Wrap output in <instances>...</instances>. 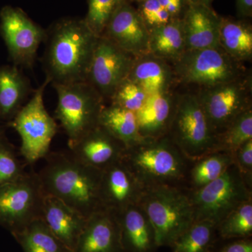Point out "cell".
Masks as SVG:
<instances>
[{"instance_id":"obj_1","label":"cell","mask_w":252,"mask_h":252,"mask_svg":"<svg viewBox=\"0 0 252 252\" xmlns=\"http://www.w3.org/2000/svg\"><path fill=\"white\" fill-rule=\"evenodd\" d=\"M46 31V78L52 85L86 81L98 36L79 18L59 20Z\"/></svg>"},{"instance_id":"obj_2","label":"cell","mask_w":252,"mask_h":252,"mask_svg":"<svg viewBox=\"0 0 252 252\" xmlns=\"http://www.w3.org/2000/svg\"><path fill=\"white\" fill-rule=\"evenodd\" d=\"M38 173L44 192L89 218L104 210L100 198L102 171L85 165L70 152H49Z\"/></svg>"},{"instance_id":"obj_3","label":"cell","mask_w":252,"mask_h":252,"mask_svg":"<svg viewBox=\"0 0 252 252\" xmlns=\"http://www.w3.org/2000/svg\"><path fill=\"white\" fill-rule=\"evenodd\" d=\"M122 160L144 189L161 186L187 189L192 160L167 135L141 139L126 149Z\"/></svg>"},{"instance_id":"obj_4","label":"cell","mask_w":252,"mask_h":252,"mask_svg":"<svg viewBox=\"0 0 252 252\" xmlns=\"http://www.w3.org/2000/svg\"><path fill=\"white\" fill-rule=\"evenodd\" d=\"M139 205L153 226L158 248H172L195 222L187 189L172 186L145 189Z\"/></svg>"},{"instance_id":"obj_5","label":"cell","mask_w":252,"mask_h":252,"mask_svg":"<svg viewBox=\"0 0 252 252\" xmlns=\"http://www.w3.org/2000/svg\"><path fill=\"white\" fill-rule=\"evenodd\" d=\"M167 136L192 161L216 152L217 134L195 91L177 93V107Z\"/></svg>"},{"instance_id":"obj_6","label":"cell","mask_w":252,"mask_h":252,"mask_svg":"<svg viewBox=\"0 0 252 252\" xmlns=\"http://www.w3.org/2000/svg\"><path fill=\"white\" fill-rule=\"evenodd\" d=\"M170 64L176 82L195 86L197 90L235 80L250 72L243 63L232 59L220 47L187 50Z\"/></svg>"},{"instance_id":"obj_7","label":"cell","mask_w":252,"mask_h":252,"mask_svg":"<svg viewBox=\"0 0 252 252\" xmlns=\"http://www.w3.org/2000/svg\"><path fill=\"white\" fill-rule=\"evenodd\" d=\"M252 187L233 164L213 182L195 190L188 189L194 220L218 225L242 204L252 200Z\"/></svg>"},{"instance_id":"obj_8","label":"cell","mask_w":252,"mask_h":252,"mask_svg":"<svg viewBox=\"0 0 252 252\" xmlns=\"http://www.w3.org/2000/svg\"><path fill=\"white\" fill-rule=\"evenodd\" d=\"M58 95L56 119L68 137V145L99 126L105 102L86 81L53 85Z\"/></svg>"},{"instance_id":"obj_9","label":"cell","mask_w":252,"mask_h":252,"mask_svg":"<svg viewBox=\"0 0 252 252\" xmlns=\"http://www.w3.org/2000/svg\"><path fill=\"white\" fill-rule=\"evenodd\" d=\"M49 84L51 82L46 78L31 99L9 122V125L21 137V154L28 165L45 158L50 152L53 139L59 130L57 123L44 106V91Z\"/></svg>"},{"instance_id":"obj_10","label":"cell","mask_w":252,"mask_h":252,"mask_svg":"<svg viewBox=\"0 0 252 252\" xmlns=\"http://www.w3.org/2000/svg\"><path fill=\"white\" fill-rule=\"evenodd\" d=\"M45 195L39 176L34 171L1 186L0 225L13 235L41 218Z\"/></svg>"},{"instance_id":"obj_11","label":"cell","mask_w":252,"mask_h":252,"mask_svg":"<svg viewBox=\"0 0 252 252\" xmlns=\"http://www.w3.org/2000/svg\"><path fill=\"white\" fill-rule=\"evenodd\" d=\"M252 74L249 72L235 80L194 91L217 135L252 109Z\"/></svg>"},{"instance_id":"obj_12","label":"cell","mask_w":252,"mask_h":252,"mask_svg":"<svg viewBox=\"0 0 252 252\" xmlns=\"http://www.w3.org/2000/svg\"><path fill=\"white\" fill-rule=\"evenodd\" d=\"M46 31L18 7L5 6L0 11V34L11 61L17 67L32 68Z\"/></svg>"},{"instance_id":"obj_13","label":"cell","mask_w":252,"mask_h":252,"mask_svg":"<svg viewBox=\"0 0 252 252\" xmlns=\"http://www.w3.org/2000/svg\"><path fill=\"white\" fill-rule=\"evenodd\" d=\"M135 59L107 38L98 36L86 81L104 102L109 101L118 86L128 78Z\"/></svg>"},{"instance_id":"obj_14","label":"cell","mask_w":252,"mask_h":252,"mask_svg":"<svg viewBox=\"0 0 252 252\" xmlns=\"http://www.w3.org/2000/svg\"><path fill=\"white\" fill-rule=\"evenodd\" d=\"M130 1L117 9L101 36L135 57L149 54V31Z\"/></svg>"},{"instance_id":"obj_15","label":"cell","mask_w":252,"mask_h":252,"mask_svg":"<svg viewBox=\"0 0 252 252\" xmlns=\"http://www.w3.org/2000/svg\"><path fill=\"white\" fill-rule=\"evenodd\" d=\"M144 188L122 160L102 171L100 198L104 210L119 213L138 205Z\"/></svg>"},{"instance_id":"obj_16","label":"cell","mask_w":252,"mask_h":252,"mask_svg":"<svg viewBox=\"0 0 252 252\" xmlns=\"http://www.w3.org/2000/svg\"><path fill=\"white\" fill-rule=\"evenodd\" d=\"M69 148L79 161L101 171L122 160L127 149L99 125L69 144Z\"/></svg>"},{"instance_id":"obj_17","label":"cell","mask_w":252,"mask_h":252,"mask_svg":"<svg viewBox=\"0 0 252 252\" xmlns=\"http://www.w3.org/2000/svg\"><path fill=\"white\" fill-rule=\"evenodd\" d=\"M181 21L185 32L187 50L220 47V16L211 6L188 1Z\"/></svg>"},{"instance_id":"obj_18","label":"cell","mask_w":252,"mask_h":252,"mask_svg":"<svg viewBox=\"0 0 252 252\" xmlns=\"http://www.w3.org/2000/svg\"><path fill=\"white\" fill-rule=\"evenodd\" d=\"M74 252H124L117 214L104 210L89 217Z\"/></svg>"},{"instance_id":"obj_19","label":"cell","mask_w":252,"mask_h":252,"mask_svg":"<svg viewBox=\"0 0 252 252\" xmlns=\"http://www.w3.org/2000/svg\"><path fill=\"white\" fill-rule=\"evenodd\" d=\"M41 219L69 251L75 252L87 218L60 199L46 194Z\"/></svg>"},{"instance_id":"obj_20","label":"cell","mask_w":252,"mask_h":252,"mask_svg":"<svg viewBox=\"0 0 252 252\" xmlns=\"http://www.w3.org/2000/svg\"><path fill=\"white\" fill-rule=\"evenodd\" d=\"M177 93L151 94L142 108L135 113L142 138L166 136L177 107Z\"/></svg>"},{"instance_id":"obj_21","label":"cell","mask_w":252,"mask_h":252,"mask_svg":"<svg viewBox=\"0 0 252 252\" xmlns=\"http://www.w3.org/2000/svg\"><path fill=\"white\" fill-rule=\"evenodd\" d=\"M117 214L124 252H156L155 232L140 205H131Z\"/></svg>"},{"instance_id":"obj_22","label":"cell","mask_w":252,"mask_h":252,"mask_svg":"<svg viewBox=\"0 0 252 252\" xmlns=\"http://www.w3.org/2000/svg\"><path fill=\"white\" fill-rule=\"evenodd\" d=\"M128 79L148 95L170 92L177 84L171 64L149 54L135 57Z\"/></svg>"},{"instance_id":"obj_23","label":"cell","mask_w":252,"mask_h":252,"mask_svg":"<svg viewBox=\"0 0 252 252\" xmlns=\"http://www.w3.org/2000/svg\"><path fill=\"white\" fill-rule=\"evenodd\" d=\"M29 80L16 65L0 67V119L11 122L31 94Z\"/></svg>"},{"instance_id":"obj_24","label":"cell","mask_w":252,"mask_h":252,"mask_svg":"<svg viewBox=\"0 0 252 252\" xmlns=\"http://www.w3.org/2000/svg\"><path fill=\"white\" fill-rule=\"evenodd\" d=\"M220 47L239 63L252 59V26L250 19L221 17L220 26Z\"/></svg>"},{"instance_id":"obj_25","label":"cell","mask_w":252,"mask_h":252,"mask_svg":"<svg viewBox=\"0 0 252 252\" xmlns=\"http://www.w3.org/2000/svg\"><path fill=\"white\" fill-rule=\"evenodd\" d=\"M187 51L181 19L149 31V54L171 63Z\"/></svg>"},{"instance_id":"obj_26","label":"cell","mask_w":252,"mask_h":252,"mask_svg":"<svg viewBox=\"0 0 252 252\" xmlns=\"http://www.w3.org/2000/svg\"><path fill=\"white\" fill-rule=\"evenodd\" d=\"M99 125L126 146V148L141 140L135 113L115 104H105L99 119Z\"/></svg>"},{"instance_id":"obj_27","label":"cell","mask_w":252,"mask_h":252,"mask_svg":"<svg viewBox=\"0 0 252 252\" xmlns=\"http://www.w3.org/2000/svg\"><path fill=\"white\" fill-rule=\"evenodd\" d=\"M233 164V155L223 151L212 152L192 161L187 179V189L195 190L213 182Z\"/></svg>"},{"instance_id":"obj_28","label":"cell","mask_w":252,"mask_h":252,"mask_svg":"<svg viewBox=\"0 0 252 252\" xmlns=\"http://www.w3.org/2000/svg\"><path fill=\"white\" fill-rule=\"evenodd\" d=\"M24 252H71L55 236L42 219L13 234Z\"/></svg>"},{"instance_id":"obj_29","label":"cell","mask_w":252,"mask_h":252,"mask_svg":"<svg viewBox=\"0 0 252 252\" xmlns=\"http://www.w3.org/2000/svg\"><path fill=\"white\" fill-rule=\"evenodd\" d=\"M219 240L215 223L209 220L195 221L174 244L172 252H214Z\"/></svg>"},{"instance_id":"obj_30","label":"cell","mask_w":252,"mask_h":252,"mask_svg":"<svg viewBox=\"0 0 252 252\" xmlns=\"http://www.w3.org/2000/svg\"><path fill=\"white\" fill-rule=\"evenodd\" d=\"M221 240L250 238L252 235V200L242 204L217 225Z\"/></svg>"},{"instance_id":"obj_31","label":"cell","mask_w":252,"mask_h":252,"mask_svg":"<svg viewBox=\"0 0 252 252\" xmlns=\"http://www.w3.org/2000/svg\"><path fill=\"white\" fill-rule=\"evenodd\" d=\"M252 140V109L239 116L217 137V151L233 155L237 149Z\"/></svg>"},{"instance_id":"obj_32","label":"cell","mask_w":252,"mask_h":252,"mask_svg":"<svg viewBox=\"0 0 252 252\" xmlns=\"http://www.w3.org/2000/svg\"><path fill=\"white\" fill-rule=\"evenodd\" d=\"M127 1L129 0H88L89 8L84 20L95 35L101 36L116 11Z\"/></svg>"},{"instance_id":"obj_33","label":"cell","mask_w":252,"mask_h":252,"mask_svg":"<svg viewBox=\"0 0 252 252\" xmlns=\"http://www.w3.org/2000/svg\"><path fill=\"white\" fill-rule=\"evenodd\" d=\"M148 96L139 84L127 78L118 86L109 102L136 113L142 108Z\"/></svg>"},{"instance_id":"obj_34","label":"cell","mask_w":252,"mask_h":252,"mask_svg":"<svg viewBox=\"0 0 252 252\" xmlns=\"http://www.w3.org/2000/svg\"><path fill=\"white\" fill-rule=\"evenodd\" d=\"M24 167L18 158L14 146L1 134L0 135V187L23 177L26 173Z\"/></svg>"},{"instance_id":"obj_35","label":"cell","mask_w":252,"mask_h":252,"mask_svg":"<svg viewBox=\"0 0 252 252\" xmlns=\"http://www.w3.org/2000/svg\"><path fill=\"white\" fill-rule=\"evenodd\" d=\"M138 4L137 11L149 31L174 20L157 0H143Z\"/></svg>"},{"instance_id":"obj_36","label":"cell","mask_w":252,"mask_h":252,"mask_svg":"<svg viewBox=\"0 0 252 252\" xmlns=\"http://www.w3.org/2000/svg\"><path fill=\"white\" fill-rule=\"evenodd\" d=\"M233 162L244 179L252 185V140L240 147L233 154Z\"/></svg>"},{"instance_id":"obj_37","label":"cell","mask_w":252,"mask_h":252,"mask_svg":"<svg viewBox=\"0 0 252 252\" xmlns=\"http://www.w3.org/2000/svg\"><path fill=\"white\" fill-rule=\"evenodd\" d=\"M174 19H181L185 12L188 0H157Z\"/></svg>"},{"instance_id":"obj_38","label":"cell","mask_w":252,"mask_h":252,"mask_svg":"<svg viewBox=\"0 0 252 252\" xmlns=\"http://www.w3.org/2000/svg\"><path fill=\"white\" fill-rule=\"evenodd\" d=\"M214 252H252V240L251 238L233 240Z\"/></svg>"},{"instance_id":"obj_39","label":"cell","mask_w":252,"mask_h":252,"mask_svg":"<svg viewBox=\"0 0 252 252\" xmlns=\"http://www.w3.org/2000/svg\"><path fill=\"white\" fill-rule=\"evenodd\" d=\"M238 18L250 19L252 16V0H237Z\"/></svg>"},{"instance_id":"obj_40","label":"cell","mask_w":252,"mask_h":252,"mask_svg":"<svg viewBox=\"0 0 252 252\" xmlns=\"http://www.w3.org/2000/svg\"><path fill=\"white\" fill-rule=\"evenodd\" d=\"M189 1L195 4H200L207 5V6H211L212 1L213 0H188Z\"/></svg>"},{"instance_id":"obj_41","label":"cell","mask_w":252,"mask_h":252,"mask_svg":"<svg viewBox=\"0 0 252 252\" xmlns=\"http://www.w3.org/2000/svg\"><path fill=\"white\" fill-rule=\"evenodd\" d=\"M129 1H130V2H132V1H135V2L140 3L141 1H143V0H129Z\"/></svg>"},{"instance_id":"obj_42","label":"cell","mask_w":252,"mask_h":252,"mask_svg":"<svg viewBox=\"0 0 252 252\" xmlns=\"http://www.w3.org/2000/svg\"><path fill=\"white\" fill-rule=\"evenodd\" d=\"M1 134H2V133H1V132H0V135H1Z\"/></svg>"},{"instance_id":"obj_43","label":"cell","mask_w":252,"mask_h":252,"mask_svg":"<svg viewBox=\"0 0 252 252\" xmlns=\"http://www.w3.org/2000/svg\"><path fill=\"white\" fill-rule=\"evenodd\" d=\"M0 132H1V131H0Z\"/></svg>"}]
</instances>
